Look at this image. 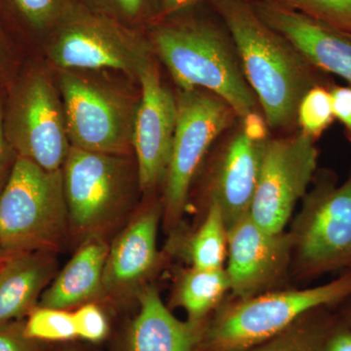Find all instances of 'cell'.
Listing matches in <instances>:
<instances>
[{
  "mask_svg": "<svg viewBox=\"0 0 351 351\" xmlns=\"http://www.w3.org/2000/svg\"><path fill=\"white\" fill-rule=\"evenodd\" d=\"M232 36L242 71L262 108L267 125L288 130L297 124L302 97L316 85L327 84L322 71L285 36L261 19L242 0L212 2Z\"/></svg>",
  "mask_w": 351,
  "mask_h": 351,
  "instance_id": "obj_1",
  "label": "cell"
},
{
  "mask_svg": "<svg viewBox=\"0 0 351 351\" xmlns=\"http://www.w3.org/2000/svg\"><path fill=\"white\" fill-rule=\"evenodd\" d=\"M145 34L178 89L211 92L239 119L260 107L223 23L219 25L184 10L154 21Z\"/></svg>",
  "mask_w": 351,
  "mask_h": 351,
  "instance_id": "obj_2",
  "label": "cell"
},
{
  "mask_svg": "<svg viewBox=\"0 0 351 351\" xmlns=\"http://www.w3.org/2000/svg\"><path fill=\"white\" fill-rule=\"evenodd\" d=\"M71 233L63 172L17 157L0 193V245L7 257L52 252Z\"/></svg>",
  "mask_w": 351,
  "mask_h": 351,
  "instance_id": "obj_3",
  "label": "cell"
},
{
  "mask_svg": "<svg viewBox=\"0 0 351 351\" xmlns=\"http://www.w3.org/2000/svg\"><path fill=\"white\" fill-rule=\"evenodd\" d=\"M29 62L6 84L4 131L18 157L47 171H60L71 147L63 101L48 69Z\"/></svg>",
  "mask_w": 351,
  "mask_h": 351,
  "instance_id": "obj_4",
  "label": "cell"
},
{
  "mask_svg": "<svg viewBox=\"0 0 351 351\" xmlns=\"http://www.w3.org/2000/svg\"><path fill=\"white\" fill-rule=\"evenodd\" d=\"M351 297V270L329 283L265 293L223 309L205 331L208 351H248L287 330L306 313Z\"/></svg>",
  "mask_w": 351,
  "mask_h": 351,
  "instance_id": "obj_5",
  "label": "cell"
},
{
  "mask_svg": "<svg viewBox=\"0 0 351 351\" xmlns=\"http://www.w3.org/2000/svg\"><path fill=\"white\" fill-rule=\"evenodd\" d=\"M43 47L58 69H112L133 78L156 56L145 31L119 24L78 1L51 32Z\"/></svg>",
  "mask_w": 351,
  "mask_h": 351,
  "instance_id": "obj_6",
  "label": "cell"
},
{
  "mask_svg": "<svg viewBox=\"0 0 351 351\" xmlns=\"http://www.w3.org/2000/svg\"><path fill=\"white\" fill-rule=\"evenodd\" d=\"M289 235L302 276L351 270V173L343 184L331 172L318 176Z\"/></svg>",
  "mask_w": 351,
  "mask_h": 351,
  "instance_id": "obj_7",
  "label": "cell"
},
{
  "mask_svg": "<svg viewBox=\"0 0 351 351\" xmlns=\"http://www.w3.org/2000/svg\"><path fill=\"white\" fill-rule=\"evenodd\" d=\"M58 88L71 147L121 156L133 152L135 101L75 71L59 69Z\"/></svg>",
  "mask_w": 351,
  "mask_h": 351,
  "instance_id": "obj_8",
  "label": "cell"
},
{
  "mask_svg": "<svg viewBox=\"0 0 351 351\" xmlns=\"http://www.w3.org/2000/svg\"><path fill=\"white\" fill-rule=\"evenodd\" d=\"M125 157L71 147L62 169L71 233L101 237L125 214L131 188Z\"/></svg>",
  "mask_w": 351,
  "mask_h": 351,
  "instance_id": "obj_9",
  "label": "cell"
},
{
  "mask_svg": "<svg viewBox=\"0 0 351 351\" xmlns=\"http://www.w3.org/2000/svg\"><path fill=\"white\" fill-rule=\"evenodd\" d=\"M176 99L177 124L164 182V215L170 226L181 219L210 147L237 117L225 101L206 90L178 89Z\"/></svg>",
  "mask_w": 351,
  "mask_h": 351,
  "instance_id": "obj_10",
  "label": "cell"
},
{
  "mask_svg": "<svg viewBox=\"0 0 351 351\" xmlns=\"http://www.w3.org/2000/svg\"><path fill=\"white\" fill-rule=\"evenodd\" d=\"M315 142L301 131L267 140L249 213L263 230L284 232L295 205L306 195L317 168Z\"/></svg>",
  "mask_w": 351,
  "mask_h": 351,
  "instance_id": "obj_11",
  "label": "cell"
},
{
  "mask_svg": "<svg viewBox=\"0 0 351 351\" xmlns=\"http://www.w3.org/2000/svg\"><path fill=\"white\" fill-rule=\"evenodd\" d=\"M141 98L136 112L133 151L138 186L145 193L164 184L177 124L176 94L164 85L156 56L138 73Z\"/></svg>",
  "mask_w": 351,
  "mask_h": 351,
  "instance_id": "obj_12",
  "label": "cell"
},
{
  "mask_svg": "<svg viewBox=\"0 0 351 351\" xmlns=\"http://www.w3.org/2000/svg\"><path fill=\"white\" fill-rule=\"evenodd\" d=\"M291 254L289 233L267 232L250 215L244 217L228 230L230 290L239 300L263 294L285 274Z\"/></svg>",
  "mask_w": 351,
  "mask_h": 351,
  "instance_id": "obj_13",
  "label": "cell"
},
{
  "mask_svg": "<svg viewBox=\"0 0 351 351\" xmlns=\"http://www.w3.org/2000/svg\"><path fill=\"white\" fill-rule=\"evenodd\" d=\"M263 22L282 34L324 73L343 78L351 86V32L343 31L276 2L252 4Z\"/></svg>",
  "mask_w": 351,
  "mask_h": 351,
  "instance_id": "obj_14",
  "label": "cell"
},
{
  "mask_svg": "<svg viewBox=\"0 0 351 351\" xmlns=\"http://www.w3.org/2000/svg\"><path fill=\"white\" fill-rule=\"evenodd\" d=\"M267 140H251L239 125L214 164L208 198L221 210L226 230L250 213Z\"/></svg>",
  "mask_w": 351,
  "mask_h": 351,
  "instance_id": "obj_15",
  "label": "cell"
},
{
  "mask_svg": "<svg viewBox=\"0 0 351 351\" xmlns=\"http://www.w3.org/2000/svg\"><path fill=\"white\" fill-rule=\"evenodd\" d=\"M160 207L145 208L131 219L108 248L103 276V295H121L138 287L159 260L157 230Z\"/></svg>",
  "mask_w": 351,
  "mask_h": 351,
  "instance_id": "obj_16",
  "label": "cell"
},
{
  "mask_svg": "<svg viewBox=\"0 0 351 351\" xmlns=\"http://www.w3.org/2000/svg\"><path fill=\"white\" fill-rule=\"evenodd\" d=\"M138 302L140 311L129 336L130 351H195L204 339L202 323L177 319L154 286L141 289Z\"/></svg>",
  "mask_w": 351,
  "mask_h": 351,
  "instance_id": "obj_17",
  "label": "cell"
},
{
  "mask_svg": "<svg viewBox=\"0 0 351 351\" xmlns=\"http://www.w3.org/2000/svg\"><path fill=\"white\" fill-rule=\"evenodd\" d=\"M52 252H32L7 257L0 265V324L20 320L38 304L57 274Z\"/></svg>",
  "mask_w": 351,
  "mask_h": 351,
  "instance_id": "obj_18",
  "label": "cell"
},
{
  "mask_svg": "<svg viewBox=\"0 0 351 351\" xmlns=\"http://www.w3.org/2000/svg\"><path fill=\"white\" fill-rule=\"evenodd\" d=\"M110 245L101 237L86 239L44 290L38 306L66 309L103 295V276Z\"/></svg>",
  "mask_w": 351,
  "mask_h": 351,
  "instance_id": "obj_19",
  "label": "cell"
},
{
  "mask_svg": "<svg viewBox=\"0 0 351 351\" xmlns=\"http://www.w3.org/2000/svg\"><path fill=\"white\" fill-rule=\"evenodd\" d=\"M77 0H0V23L19 45L45 43Z\"/></svg>",
  "mask_w": 351,
  "mask_h": 351,
  "instance_id": "obj_20",
  "label": "cell"
},
{
  "mask_svg": "<svg viewBox=\"0 0 351 351\" xmlns=\"http://www.w3.org/2000/svg\"><path fill=\"white\" fill-rule=\"evenodd\" d=\"M230 290L225 269H200L191 267L182 274L176 286V306L186 311L189 320L202 323Z\"/></svg>",
  "mask_w": 351,
  "mask_h": 351,
  "instance_id": "obj_21",
  "label": "cell"
},
{
  "mask_svg": "<svg viewBox=\"0 0 351 351\" xmlns=\"http://www.w3.org/2000/svg\"><path fill=\"white\" fill-rule=\"evenodd\" d=\"M228 254V230L221 210L209 202L204 221L188 243V257L193 267L223 269Z\"/></svg>",
  "mask_w": 351,
  "mask_h": 351,
  "instance_id": "obj_22",
  "label": "cell"
},
{
  "mask_svg": "<svg viewBox=\"0 0 351 351\" xmlns=\"http://www.w3.org/2000/svg\"><path fill=\"white\" fill-rule=\"evenodd\" d=\"M95 13L134 29L145 31L158 19L160 0H77Z\"/></svg>",
  "mask_w": 351,
  "mask_h": 351,
  "instance_id": "obj_23",
  "label": "cell"
},
{
  "mask_svg": "<svg viewBox=\"0 0 351 351\" xmlns=\"http://www.w3.org/2000/svg\"><path fill=\"white\" fill-rule=\"evenodd\" d=\"M24 331L32 341H61L77 337L73 313L66 309L40 306L27 314Z\"/></svg>",
  "mask_w": 351,
  "mask_h": 351,
  "instance_id": "obj_24",
  "label": "cell"
},
{
  "mask_svg": "<svg viewBox=\"0 0 351 351\" xmlns=\"http://www.w3.org/2000/svg\"><path fill=\"white\" fill-rule=\"evenodd\" d=\"M334 120L331 86L320 84L309 89L298 108L297 124L302 133L316 141L332 125Z\"/></svg>",
  "mask_w": 351,
  "mask_h": 351,
  "instance_id": "obj_25",
  "label": "cell"
},
{
  "mask_svg": "<svg viewBox=\"0 0 351 351\" xmlns=\"http://www.w3.org/2000/svg\"><path fill=\"white\" fill-rule=\"evenodd\" d=\"M299 322L248 351H322L327 338L322 330Z\"/></svg>",
  "mask_w": 351,
  "mask_h": 351,
  "instance_id": "obj_26",
  "label": "cell"
},
{
  "mask_svg": "<svg viewBox=\"0 0 351 351\" xmlns=\"http://www.w3.org/2000/svg\"><path fill=\"white\" fill-rule=\"evenodd\" d=\"M284 5L351 32V0H289Z\"/></svg>",
  "mask_w": 351,
  "mask_h": 351,
  "instance_id": "obj_27",
  "label": "cell"
},
{
  "mask_svg": "<svg viewBox=\"0 0 351 351\" xmlns=\"http://www.w3.org/2000/svg\"><path fill=\"white\" fill-rule=\"evenodd\" d=\"M73 314L76 336L92 343H98L107 337V317L100 307L93 302L82 304Z\"/></svg>",
  "mask_w": 351,
  "mask_h": 351,
  "instance_id": "obj_28",
  "label": "cell"
},
{
  "mask_svg": "<svg viewBox=\"0 0 351 351\" xmlns=\"http://www.w3.org/2000/svg\"><path fill=\"white\" fill-rule=\"evenodd\" d=\"M20 47L0 23V86L10 82L22 66Z\"/></svg>",
  "mask_w": 351,
  "mask_h": 351,
  "instance_id": "obj_29",
  "label": "cell"
},
{
  "mask_svg": "<svg viewBox=\"0 0 351 351\" xmlns=\"http://www.w3.org/2000/svg\"><path fill=\"white\" fill-rule=\"evenodd\" d=\"M24 324L20 320L0 324V351H34V341L25 336Z\"/></svg>",
  "mask_w": 351,
  "mask_h": 351,
  "instance_id": "obj_30",
  "label": "cell"
},
{
  "mask_svg": "<svg viewBox=\"0 0 351 351\" xmlns=\"http://www.w3.org/2000/svg\"><path fill=\"white\" fill-rule=\"evenodd\" d=\"M5 87L0 86V193L8 181L14 165L17 160V154L7 140L3 126V106L5 98Z\"/></svg>",
  "mask_w": 351,
  "mask_h": 351,
  "instance_id": "obj_31",
  "label": "cell"
},
{
  "mask_svg": "<svg viewBox=\"0 0 351 351\" xmlns=\"http://www.w3.org/2000/svg\"><path fill=\"white\" fill-rule=\"evenodd\" d=\"M332 112L351 142V86H331Z\"/></svg>",
  "mask_w": 351,
  "mask_h": 351,
  "instance_id": "obj_32",
  "label": "cell"
},
{
  "mask_svg": "<svg viewBox=\"0 0 351 351\" xmlns=\"http://www.w3.org/2000/svg\"><path fill=\"white\" fill-rule=\"evenodd\" d=\"M239 119L242 131L251 140L256 141V142H263L269 138L267 129L269 127L267 125V120L257 110L248 113Z\"/></svg>",
  "mask_w": 351,
  "mask_h": 351,
  "instance_id": "obj_33",
  "label": "cell"
},
{
  "mask_svg": "<svg viewBox=\"0 0 351 351\" xmlns=\"http://www.w3.org/2000/svg\"><path fill=\"white\" fill-rule=\"evenodd\" d=\"M211 1L216 0H160V7H159V17H168L186 9L193 8L202 2Z\"/></svg>",
  "mask_w": 351,
  "mask_h": 351,
  "instance_id": "obj_34",
  "label": "cell"
},
{
  "mask_svg": "<svg viewBox=\"0 0 351 351\" xmlns=\"http://www.w3.org/2000/svg\"><path fill=\"white\" fill-rule=\"evenodd\" d=\"M322 351H351V331H339L327 337Z\"/></svg>",
  "mask_w": 351,
  "mask_h": 351,
  "instance_id": "obj_35",
  "label": "cell"
},
{
  "mask_svg": "<svg viewBox=\"0 0 351 351\" xmlns=\"http://www.w3.org/2000/svg\"><path fill=\"white\" fill-rule=\"evenodd\" d=\"M242 1L250 4L262 3V2H276V3L284 4L287 3L289 0H242Z\"/></svg>",
  "mask_w": 351,
  "mask_h": 351,
  "instance_id": "obj_36",
  "label": "cell"
},
{
  "mask_svg": "<svg viewBox=\"0 0 351 351\" xmlns=\"http://www.w3.org/2000/svg\"><path fill=\"white\" fill-rule=\"evenodd\" d=\"M7 258V256L5 254V252L3 251V249H2L1 245H0V265H2V263H4V261H5Z\"/></svg>",
  "mask_w": 351,
  "mask_h": 351,
  "instance_id": "obj_37",
  "label": "cell"
},
{
  "mask_svg": "<svg viewBox=\"0 0 351 351\" xmlns=\"http://www.w3.org/2000/svg\"><path fill=\"white\" fill-rule=\"evenodd\" d=\"M69 351H75V350H69Z\"/></svg>",
  "mask_w": 351,
  "mask_h": 351,
  "instance_id": "obj_38",
  "label": "cell"
}]
</instances>
